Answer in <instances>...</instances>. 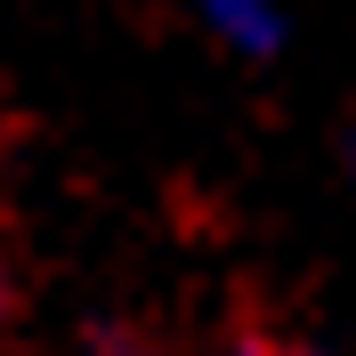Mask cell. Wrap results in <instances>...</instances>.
I'll list each match as a JSON object with an SVG mask.
<instances>
[{"label": "cell", "instance_id": "6da1fadb", "mask_svg": "<svg viewBox=\"0 0 356 356\" xmlns=\"http://www.w3.org/2000/svg\"><path fill=\"white\" fill-rule=\"evenodd\" d=\"M186 8H195V24L219 49L251 57V65L284 57V41H291V8H284V0H186Z\"/></svg>", "mask_w": 356, "mask_h": 356}, {"label": "cell", "instance_id": "7a4b0ae2", "mask_svg": "<svg viewBox=\"0 0 356 356\" xmlns=\"http://www.w3.org/2000/svg\"><path fill=\"white\" fill-rule=\"evenodd\" d=\"M8 308H17V300H8V251H0V332H8Z\"/></svg>", "mask_w": 356, "mask_h": 356}, {"label": "cell", "instance_id": "3957f363", "mask_svg": "<svg viewBox=\"0 0 356 356\" xmlns=\"http://www.w3.org/2000/svg\"><path fill=\"white\" fill-rule=\"evenodd\" d=\"M348 178H356V130H348Z\"/></svg>", "mask_w": 356, "mask_h": 356}]
</instances>
